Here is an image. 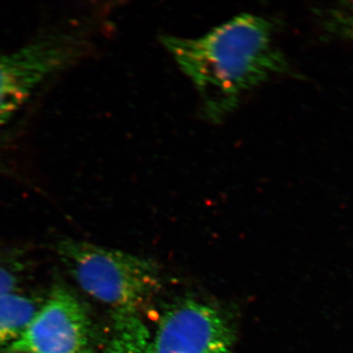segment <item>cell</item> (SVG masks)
<instances>
[{
	"label": "cell",
	"instance_id": "cell-1",
	"mask_svg": "<svg viewBox=\"0 0 353 353\" xmlns=\"http://www.w3.org/2000/svg\"><path fill=\"white\" fill-rule=\"evenodd\" d=\"M274 32L266 18L243 14L201 38L164 36L161 41L196 88L204 117L219 123L248 92L289 72Z\"/></svg>",
	"mask_w": 353,
	"mask_h": 353
},
{
	"label": "cell",
	"instance_id": "cell-5",
	"mask_svg": "<svg viewBox=\"0 0 353 353\" xmlns=\"http://www.w3.org/2000/svg\"><path fill=\"white\" fill-rule=\"evenodd\" d=\"M4 352L94 353L88 313L68 290L55 288L22 336Z\"/></svg>",
	"mask_w": 353,
	"mask_h": 353
},
{
	"label": "cell",
	"instance_id": "cell-9",
	"mask_svg": "<svg viewBox=\"0 0 353 353\" xmlns=\"http://www.w3.org/2000/svg\"><path fill=\"white\" fill-rule=\"evenodd\" d=\"M340 17L341 18V24L343 28L347 26L350 31H353V2H348L345 4V7L341 8Z\"/></svg>",
	"mask_w": 353,
	"mask_h": 353
},
{
	"label": "cell",
	"instance_id": "cell-4",
	"mask_svg": "<svg viewBox=\"0 0 353 353\" xmlns=\"http://www.w3.org/2000/svg\"><path fill=\"white\" fill-rule=\"evenodd\" d=\"M227 316L210 304L185 299L169 306L150 331V353H232Z\"/></svg>",
	"mask_w": 353,
	"mask_h": 353
},
{
	"label": "cell",
	"instance_id": "cell-7",
	"mask_svg": "<svg viewBox=\"0 0 353 353\" xmlns=\"http://www.w3.org/2000/svg\"><path fill=\"white\" fill-rule=\"evenodd\" d=\"M150 330L139 312L114 311L112 331L104 353H150Z\"/></svg>",
	"mask_w": 353,
	"mask_h": 353
},
{
	"label": "cell",
	"instance_id": "cell-10",
	"mask_svg": "<svg viewBox=\"0 0 353 353\" xmlns=\"http://www.w3.org/2000/svg\"><path fill=\"white\" fill-rule=\"evenodd\" d=\"M4 353H16V352H4Z\"/></svg>",
	"mask_w": 353,
	"mask_h": 353
},
{
	"label": "cell",
	"instance_id": "cell-3",
	"mask_svg": "<svg viewBox=\"0 0 353 353\" xmlns=\"http://www.w3.org/2000/svg\"><path fill=\"white\" fill-rule=\"evenodd\" d=\"M92 48L83 28H58L0 54V128L7 124L51 77L79 63Z\"/></svg>",
	"mask_w": 353,
	"mask_h": 353
},
{
	"label": "cell",
	"instance_id": "cell-2",
	"mask_svg": "<svg viewBox=\"0 0 353 353\" xmlns=\"http://www.w3.org/2000/svg\"><path fill=\"white\" fill-rule=\"evenodd\" d=\"M58 253L81 289L114 311L139 312L161 287L157 265L132 253L79 241H63Z\"/></svg>",
	"mask_w": 353,
	"mask_h": 353
},
{
	"label": "cell",
	"instance_id": "cell-8",
	"mask_svg": "<svg viewBox=\"0 0 353 353\" xmlns=\"http://www.w3.org/2000/svg\"><path fill=\"white\" fill-rule=\"evenodd\" d=\"M17 285V277L12 271L0 265V296L14 292Z\"/></svg>",
	"mask_w": 353,
	"mask_h": 353
},
{
	"label": "cell",
	"instance_id": "cell-6",
	"mask_svg": "<svg viewBox=\"0 0 353 353\" xmlns=\"http://www.w3.org/2000/svg\"><path fill=\"white\" fill-rule=\"evenodd\" d=\"M38 309L31 297L14 292L0 296V353L22 336Z\"/></svg>",
	"mask_w": 353,
	"mask_h": 353
}]
</instances>
